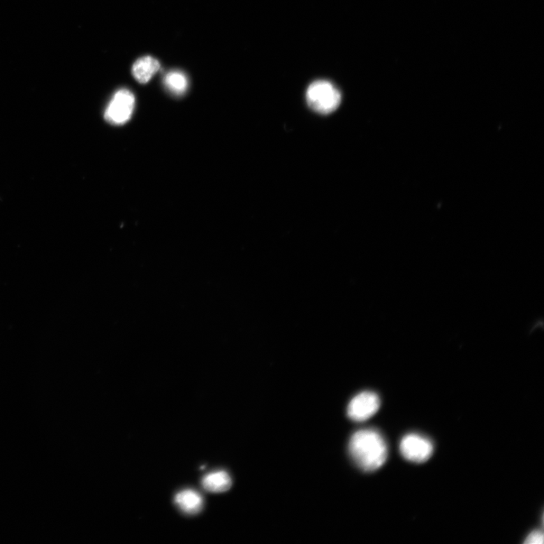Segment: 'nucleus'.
<instances>
[{
    "mask_svg": "<svg viewBox=\"0 0 544 544\" xmlns=\"http://www.w3.org/2000/svg\"><path fill=\"white\" fill-rule=\"evenodd\" d=\"M309 106L321 115L334 112L341 103L339 91L326 80H318L309 87L307 91Z\"/></svg>",
    "mask_w": 544,
    "mask_h": 544,
    "instance_id": "obj_2",
    "label": "nucleus"
},
{
    "mask_svg": "<svg viewBox=\"0 0 544 544\" xmlns=\"http://www.w3.org/2000/svg\"><path fill=\"white\" fill-rule=\"evenodd\" d=\"M380 408L379 396L372 392H364L356 395L350 402L347 414L353 421L364 422L372 418Z\"/></svg>",
    "mask_w": 544,
    "mask_h": 544,
    "instance_id": "obj_4",
    "label": "nucleus"
},
{
    "mask_svg": "<svg viewBox=\"0 0 544 544\" xmlns=\"http://www.w3.org/2000/svg\"><path fill=\"white\" fill-rule=\"evenodd\" d=\"M543 543V534L541 531H534L529 534L524 543L542 544Z\"/></svg>",
    "mask_w": 544,
    "mask_h": 544,
    "instance_id": "obj_10",
    "label": "nucleus"
},
{
    "mask_svg": "<svg viewBox=\"0 0 544 544\" xmlns=\"http://www.w3.org/2000/svg\"><path fill=\"white\" fill-rule=\"evenodd\" d=\"M135 107V97L131 91L119 90L109 103L105 113L108 122L122 125L130 121Z\"/></svg>",
    "mask_w": 544,
    "mask_h": 544,
    "instance_id": "obj_3",
    "label": "nucleus"
},
{
    "mask_svg": "<svg viewBox=\"0 0 544 544\" xmlns=\"http://www.w3.org/2000/svg\"><path fill=\"white\" fill-rule=\"evenodd\" d=\"M175 503L182 513L188 515L199 513L204 506L201 495L193 490L182 491L175 497Z\"/></svg>",
    "mask_w": 544,
    "mask_h": 544,
    "instance_id": "obj_6",
    "label": "nucleus"
},
{
    "mask_svg": "<svg viewBox=\"0 0 544 544\" xmlns=\"http://www.w3.org/2000/svg\"><path fill=\"white\" fill-rule=\"evenodd\" d=\"M165 85L175 95H182L188 89V79L183 73L172 71L165 78Z\"/></svg>",
    "mask_w": 544,
    "mask_h": 544,
    "instance_id": "obj_9",
    "label": "nucleus"
},
{
    "mask_svg": "<svg viewBox=\"0 0 544 544\" xmlns=\"http://www.w3.org/2000/svg\"><path fill=\"white\" fill-rule=\"evenodd\" d=\"M348 449L355 464L365 472L376 471L388 457L384 438L374 429L356 432L350 439Z\"/></svg>",
    "mask_w": 544,
    "mask_h": 544,
    "instance_id": "obj_1",
    "label": "nucleus"
},
{
    "mask_svg": "<svg viewBox=\"0 0 544 544\" xmlns=\"http://www.w3.org/2000/svg\"><path fill=\"white\" fill-rule=\"evenodd\" d=\"M161 68L159 61L151 57L137 60L133 64V75L141 84H147Z\"/></svg>",
    "mask_w": 544,
    "mask_h": 544,
    "instance_id": "obj_7",
    "label": "nucleus"
},
{
    "mask_svg": "<svg viewBox=\"0 0 544 544\" xmlns=\"http://www.w3.org/2000/svg\"><path fill=\"white\" fill-rule=\"evenodd\" d=\"M400 451L404 459L413 463H423L431 457L433 445L427 438L412 433L402 439Z\"/></svg>",
    "mask_w": 544,
    "mask_h": 544,
    "instance_id": "obj_5",
    "label": "nucleus"
},
{
    "mask_svg": "<svg viewBox=\"0 0 544 544\" xmlns=\"http://www.w3.org/2000/svg\"><path fill=\"white\" fill-rule=\"evenodd\" d=\"M232 478L225 471L209 473L202 480V485L209 492H225L232 486Z\"/></svg>",
    "mask_w": 544,
    "mask_h": 544,
    "instance_id": "obj_8",
    "label": "nucleus"
}]
</instances>
